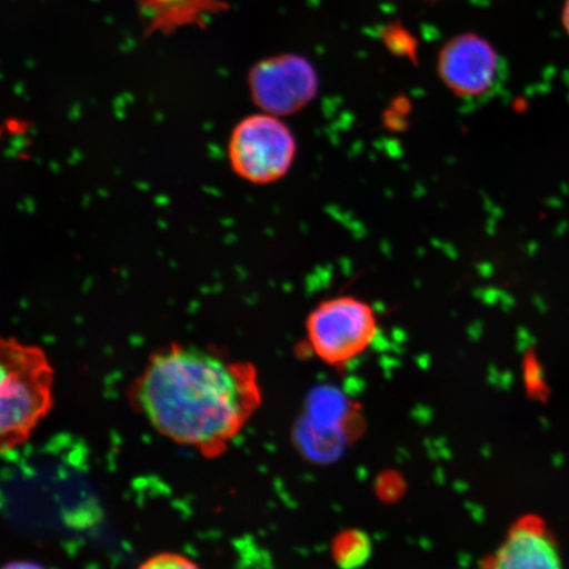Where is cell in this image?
Wrapping results in <instances>:
<instances>
[{
	"mask_svg": "<svg viewBox=\"0 0 569 569\" xmlns=\"http://www.w3.org/2000/svg\"><path fill=\"white\" fill-rule=\"evenodd\" d=\"M127 398L161 437L212 460L251 422L262 389L252 362L172 343L149 356Z\"/></svg>",
	"mask_w": 569,
	"mask_h": 569,
	"instance_id": "6da1fadb",
	"label": "cell"
},
{
	"mask_svg": "<svg viewBox=\"0 0 569 569\" xmlns=\"http://www.w3.org/2000/svg\"><path fill=\"white\" fill-rule=\"evenodd\" d=\"M0 447L18 450L54 407V369L41 347L17 338L0 345Z\"/></svg>",
	"mask_w": 569,
	"mask_h": 569,
	"instance_id": "7a4b0ae2",
	"label": "cell"
},
{
	"mask_svg": "<svg viewBox=\"0 0 569 569\" xmlns=\"http://www.w3.org/2000/svg\"><path fill=\"white\" fill-rule=\"evenodd\" d=\"M297 141L280 117L258 113L233 128L229 159L234 173L254 184L280 181L293 167Z\"/></svg>",
	"mask_w": 569,
	"mask_h": 569,
	"instance_id": "277c9868",
	"label": "cell"
},
{
	"mask_svg": "<svg viewBox=\"0 0 569 569\" xmlns=\"http://www.w3.org/2000/svg\"><path fill=\"white\" fill-rule=\"evenodd\" d=\"M383 44L390 53L417 60V40L407 28L401 24H389L382 32Z\"/></svg>",
	"mask_w": 569,
	"mask_h": 569,
	"instance_id": "30bf717a",
	"label": "cell"
},
{
	"mask_svg": "<svg viewBox=\"0 0 569 569\" xmlns=\"http://www.w3.org/2000/svg\"><path fill=\"white\" fill-rule=\"evenodd\" d=\"M481 569H565L557 537L545 519H516L500 546L482 559Z\"/></svg>",
	"mask_w": 569,
	"mask_h": 569,
	"instance_id": "52a82bcc",
	"label": "cell"
},
{
	"mask_svg": "<svg viewBox=\"0 0 569 569\" xmlns=\"http://www.w3.org/2000/svg\"><path fill=\"white\" fill-rule=\"evenodd\" d=\"M2 569H47L36 561L30 560H13L7 563Z\"/></svg>",
	"mask_w": 569,
	"mask_h": 569,
	"instance_id": "7c38bea8",
	"label": "cell"
},
{
	"mask_svg": "<svg viewBox=\"0 0 569 569\" xmlns=\"http://www.w3.org/2000/svg\"><path fill=\"white\" fill-rule=\"evenodd\" d=\"M561 23L569 36V0H566L563 11H561Z\"/></svg>",
	"mask_w": 569,
	"mask_h": 569,
	"instance_id": "4fadbf2b",
	"label": "cell"
},
{
	"mask_svg": "<svg viewBox=\"0 0 569 569\" xmlns=\"http://www.w3.org/2000/svg\"><path fill=\"white\" fill-rule=\"evenodd\" d=\"M218 0H147L142 16L148 20L147 31H167L193 23L211 12Z\"/></svg>",
	"mask_w": 569,
	"mask_h": 569,
	"instance_id": "ba28073f",
	"label": "cell"
},
{
	"mask_svg": "<svg viewBox=\"0 0 569 569\" xmlns=\"http://www.w3.org/2000/svg\"><path fill=\"white\" fill-rule=\"evenodd\" d=\"M331 555L341 569H358L367 563L372 555V542L368 533L348 529L332 540Z\"/></svg>",
	"mask_w": 569,
	"mask_h": 569,
	"instance_id": "9c48e42d",
	"label": "cell"
},
{
	"mask_svg": "<svg viewBox=\"0 0 569 569\" xmlns=\"http://www.w3.org/2000/svg\"><path fill=\"white\" fill-rule=\"evenodd\" d=\"M379 332L371 305L352 296L320 302L306 319L311 351L320 361L341 367L365 353Z\"/></svg>",
	"mask_w": 569,
	"mask_h": 569,
	"instance_id": "3957f363",
	"label": "cell"
},
{
	"mask_svg": "<svg viewBox=\"0 0 569 569\" xmlns=\"http://www.w3.org/2000/svg\"><path fill=\"white\" fill-rule=\"evenodd\" d=\"M252 101L274 117L293 116L318 96L319 76L306 57L282 53L256 63L248 74Z\"/></svg>",
	"mask_w": 569,
	"mask_h": 569,
	"instance_id": "5b68a950",
	"label": "cell"
},
{
	"mask_svg": "<svg viewBox=\"0 0 569 569\" xmlns=\"http://www.w3.org/2000/svg\"><path fill=\"white\" fill-rule=\"evenodd\" d=\"M138 569H202L187 555L180 552H159L147 558Z\"/></svg>",
	"mask_w": 569,
	"mask_h": 569,
	"instance_id": "8fae6325",
	"label": "cell"
},
{
	"mask_svg": "<svg viewBox=\"0 0 569 569\" xmlns=\"http://www.w3.org/2000/svg\"><path fill=\"white\" fill-rule=\"evenodd\" d=\"M500 57L482 36L460 33L438 54L437 70L445 87L459 98H478L495 87Z\"/></svg>",
	"mask_w": 569,
	"mask_h": 569,
	"instance_id": "8992f818",
	"label": "cell"
}]
</instances>
